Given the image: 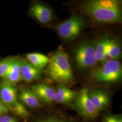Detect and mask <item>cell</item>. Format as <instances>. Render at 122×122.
<instances>
[{"instance_id":"6da1fadb","label":"cell","mask_w":122,"mask_h":122,"mask_svg":"<svg viewBox=\"0 0 122 122\" xmlns=\"http://www.w3.org/2000/svg\"><path fill=\"white\" fill-rule=\"evenodd\" d=\"M46 72L52 81L62 84L73 81L74 75L66 53L58 48L49 58Z\"/></svg>"},{"instance_id":"7a4b0ae2","label":"cell","mask_w":122,"mask_h":122,"mask_svg":"<svg viewBox=\"0 0 122 122\" xmlns=\"http://www.w3.org/2000/svg\"><path fill=\"white\" fill-rule=\"evenodd\" d=\"M81 10L96 22L118 23L121 21V10L108 9L91 3L89 1L81 6Z\"/></svg>"},{"instance_id":"3957f363","label":"cell","mask_w":122,"mask_h":122,"mask_svg":"<svg viewBox=\"0 0 122 122\" xmlns=\"http://www.w3.org/2000/svg\"><path fill=\"white\" fill-rule=\"evenodd\" d=\"M92 77L98 81L106 83H113L122 78V67L118 60L106 62L102 67L95 70L92 73Z\"/></svg>"},{"instance_id":"277c9868","label":"cell","mask_w":122,"mask_h":122,"mask_svg":"<svg viewBox=\"0 0 122 122\" xmlns=\"http://www.w3.org/2000/svg\"><path fill=\"white\" fill-rule=\"evenodd\" d=\"M95 45L93 41H87L80 44L76 48L75 60L79 68H89L96 64Z\"/></svg>"},{"instance_id":"5b68a950","label":"cell","mask_w":122,"mask_h":122,"mask_svg":"<svg viewBox=\"0 0 122 122\" xmlns=\"http://www.w3.org/2000/svg\"><path fill=\"white\" fill-rule=\"evenodd\" d=\"M85 23L82 18L73 15L57 27L59 36L66 40H74L77 38L83 30Z\"/></svg>"},{"instance_id":"8992f818","label":"cell","mask_w":122,"mask_h":122,"mask_svg":"<svg viewBox=\"0 0 122 122\" xmlns=\"http://www.w3.org/2000/svg\"><path fill=\"white\" fill-rule=\"evenodd\" d=\"M88 92V89L86 88L81 89L76 98L75 106L84 116L87 118H95L99 112L94 108L90 100Z\"/></svg>"},{"instance_id":"52a82bcc","label":"cell","mask_w":122,"mask_h":122,"mask_svg":"<svg viewBox=\"0 0 122 122\" xmlns=\"http://www.w3.org/2000/svg\"><path fill=\"white\" fill-rule=\"evenodd\" d=\"M0 100L9 109L18 102L16 88L4 80L0 82Z\"/></svg>"},{"instance_id":"ba28073f","label":"cell","mask_w":122,"mask_h":122,"mask_svg":"<svg viewBox=\"0 0 122 122\" xmlns=\"http://www.w3.org/2000/svg\"><path fill=\"white\" fill-rule=\"evenodd\" d=\"M32 90L39 100L47 104H52L55 100L56 92L52 87L47 84H35L32 86Z\"/></svg>"},{"instance_id":"9c48e42d","label":"cell","mask_w":122,"mask_h":122,"mask_svg":"<svg viewBox=\"0 0 122 122\" xmlns=\"http://www.w3.org/2000/svg\"><path fill=\"white\" fill-rule=\"evenodd\" d=\"M30 14L40 23L45 24L52 20L53 14L51 10L45 5L35 2L30 9Z\"/></svg>"},{"instance_id":"30bf717a","label":"cell","mask_w":122,"mask_h":122,"mask_svg":"<svg viewBox=\"0 0 122 122\" xmlns=\"http://www.w3.org/2000/svg\"><path fill=\"white\" fill-rule=\"evenodd\" d=\"M20 71L22 80L26 82H31L39 78L42 74L41 70L24 59H21Z\"/></svg>"},{"instance_id":"8fae6325","label":"cell","mask_w":122,"mask_h":122,"mask_svg":"<svg viewBox=\"0 0 122 122\" xmlns=\"http://www.w3.org/2000/svg\"><path fill=\"white\" fill-rule=\"evenodd\" d=\"M88 96L93 106L98 112L105 109L109 104V96L106 92L103 91L89 92Z\"/></svg>"},{"instance_id":"7c38bea8","label":"cell","mask_w":122,"mask_h":122,"mask_svg":"<svg viewBox=\"0 0 122 122\" xmlns=\"http://www.w3.org/2000/svg\"><path fill=\"white\" fill-rule=\"evenodd\" d=\"M78 93L69 89L63 84L59 85L55 95V101L60 104H67L76 99Z\"/></svg>"},{"instance_id":"4fadbf2b","label":"cell","mask_w":122,"mask_h":122,"mask_svg":"<svg viewBox=\"0 0 122 122\" xmlns=\"http://www.w3.org/2000/svg\"><path fill=\"white\" fill-rule=\"evenodd\" d=\"M20 68L21 59L16 57L3 80L14 86L19 82L22 80Z\"/></svg>"},{"instance_id":"5bb4252c","label":"cell","mask_w":122,"mask_h":122,"mask_svg":"<svg viewBox=\"0 0 122 122\" xmlns=\"http://www.w3.org/2000/svg\"><path fill=\"white\" fill-rule=\"evenodd\" d=\"M20 100L27 106L36 108L40 106V103L38 97L32 90L26 88L21 89L18 96Z\"/></svg>"},{"instance_id":"9a60e30c","label":"cell","mask_w":122,"mask_h":122,"mask_svg":"<svg viewBox=\"0 0 122 122\" xmlns=\"http://www.w3.org/2000/svg\"><path fill=\"white\" fill-rule=\"evenodd\" d=\"M26 57L31 64L41 70L48 65L50 61L48 57L40 53H29Z\"/></svg>"},{"instance_id":"2e32d148","label":"cell","mask_w":122,"mask_h":122,"mask_svg":"<svg viewBox=\"0 0 122 122\" xmlns=\"http://www.w3.org/2000/svg\"><path fill=\"white\" fill-rule=\"evenodd\" d=\"M110 39L107 36H104L95 44V51L97 61L102 62L103 61Z\"/></svg>"},{"instance_id":"e0dca14e","label":"cell","mask_w":122,"mask_h":122,"mask_svg":"<svg viewBox=\"0 0 122 122\" xmlns=\"http://www.w3.org/2000/svg\"><path fill=\"white\" fill-rule=\"evenodd\" d=\"M89 1L95 5L108 9L115 10H121L120 2L115 0H92Z\"/></svg>"},{"instance_id":"ac0fdd59","label":"cell","mask_w":122,"mask_h":122,"mask_svg":"<svg viewBox=\"0 0 122 122\" xmlns=\"http://www.w3.org/2000/svg\"><path fill=\"white\" fill-rule=\"evenodd\" d=\"M16 57H8L0 60V77L4 78Z\"/></svg>"},{"instance_id":"d6986e66","label":"cell","mask_w":122,"mask_h":122,"mask_svg":"<svg viewBox=\"0 0 122 122\" xmlns=\"http://www.w3.org/2000/svg\"><path fill=\"white\" fill-rule=\"evenodd\" d=\"M9 111L13 112L22 118H27L30 115V113L24 105L19 101L13 107L10 108Z\"/></svg>"},{"instance_id":"ffe728a7","label":"cell","mask_w":122,"mask_h":122,"mask_svg":"<svg viewBox=\"0 0 122 122\" xmlns=\"http://www.w3.org/2000/svg\"><path fill=\"white\" fill-rule=\"evenodd\" d=\"M104 122H122V118L116 115H109L105 116Z\"/></svg>"},{"instance_id":"44dd1931","label":"cell","mask_w":122,"mask_h":122,"mask_svg":"<svg viewBox=\"0 0 122 122\" xmlns=\"http://www.w3.org/2000/svg\"><path fill=\"white\" fill-rule=\"evenodd\" d=\"M0 122H17V121L13 117L3 115L0 116Z\"/></svg>"},{"instance_id":"7402d4cb","label":"cell","mask_w":122,"mask_h":122,"mask_svg":"<svg viewBox=\"0 0 122 122\" xmlns=\"http://www.w3.org/2000/svg\"><path fill=\"white\" fill-rule=\"evenodd\" d=\"M9 111L8 107L0 100V116L8 113Z\"/></svg>"},{"instance_id":"603a6c76","label":"cell","mask_w":122,"mask_h":122,"mask_svg":"<svg viewBox=\"0 0 122 122\" xmlns=\"http://www.w3.org/2000/svg\"><path fill=\"white\" fill-rule=\"evenodd\" d=\"M40 122H64L59 120L55 119L53 118H49V119H47L45 120H44L43 121Z\"/></svg>"}]
</instances>
